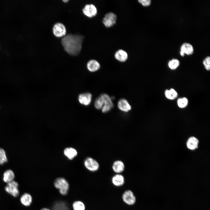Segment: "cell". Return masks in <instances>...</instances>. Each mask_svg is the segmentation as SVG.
Returning a JSON list of instances; mask_svg holds the SVG:
<instances>
[{"instance_id":"1","label":"cell","mask_w":210,"mask_h":210,"mask_svg":"<svg viewBox=\"0 0 210 210\" xmlns=\"http://www.w3.org/2000/svg\"><path fill=\"white\" fill-rule=\"evenodd\" d=\"M83 38L84 36L81 35L69 34L63 37L61 43L68 53L76 56L81 51Z\"/></svg>"},{"instance_id":"2","label":"cell","mask_w":210,"mask_h":210,"mask_svg":"<svg viewBox=\"0 0 210 210\" xmlns=\"http://www.w3.org/2000/svg\"><path fill=\"white\" fill-rule=\"evenodd\" d=\"M54 184L55 187L59 189L61 195H65L68 192L69 184L67 181L63 177L56 178L54 181Z\"/></svg>"},{"instance_id":"3","label":"cell","mask_w":210,"mask_h":210,"mask_svg":"<svg viewBox=\"0 0 210 210\" xmlns=\"http://www.w3.org/2000/svg\"><path fill=\"white\" fill-rule=\"evenodd\" d=\"M121 197L123 202L127 205L133 206L136 203V196L133 191L130 190H125L122 193Z\"/></svg>"},{"instance_id":"4","label":"cell","mask_w":210,"mask_h":210,"mask_svg":"<svg viewBox=\"0 0 210 210\" xmlns=\"http://www.w3.org/2000/svg\"><path fill=\"white\" fill-rule=\"evenodd\" d=\"M103 102V107L101 111L103 113H106L109 111L113 107L112 99L108 94L103 93L100 95Z\"/></svg>"},{"instance_id":"5","label":"cell","mask_w":210,"mask_h":210,"mask_svg":"<svg viewBox=\"0 0 210 210\" xmlns=\"http://www.w3.org/2000/svg\"><path fill=\"white\" fill-rule=\"evenodd\" d=\"M117 16L116 15L112 12L106 13L103 18L102 22L106 28H110L114 26L116 23Z\"/></svg>"},{"instance_id":"6","label":"cell","mask_w":210,"mask_h":210,"mask_svg":"<svg viewBox=\"0 0 210 210\" xmlns=\"http://www.w3.org/2000/svg\"><path fill=\"white\" fill-rule=\"evenodd\" d=\"M19 184L18 182L13 181L7 183L5 187L6 191L14 197H18L19 194Z\"/></svg>"},{"instance_id":"7","label":"cell","mask_w":210,"mask_h":210,"mask_svg":"<svg viewBox=\"0 0 210 210\" xmlns=\"http://www.w3.org/2000/svg\"><path fill=\"white\" fill-rule=\"evenodd\" d=\"M84 164L87 169L92 172L97 171L99 167L98 162L90 157L87 158L85 160Z\"/></svg>"},{"instance_id":"8","label":"cell","mask_w":210,"mask_h":210,"mask_svg":"<svg viewBox=\"0 0 210 210\" xmlns=\"http://www.w3.org/2000/svg\"><path fill=\"white\" fill-rule=\"evenodd\" d=\"M52 32L54 35L57 37H60L64 36L66 32L65 26L62 23H55L52 28Z\"/></svg>"},{"instance_id":"9","label":"cell","mask_w":210,"mask_h":210,"mask_svg":"<svg viewBox=\"0 0 210 210\" xmlns=\"http://www.w3.org/2000/svg\"><path fill=\"white\" fill-rule=\"evenodd\" d=\"M84 15L89 18L95 16L97 13V10L95 5L92 4H86L82 9Z\"/></svg>"},{"instance_id":"10","label":"cell","mask_w":210,"mask_h":210,"mask_svg":"<svg viewBox=\"0 0 210 210\" xmlns=\"http://www.w3.org/2000/svg\"><path fill=\"white\" fill-rule=\"evenodd\" d=\"M111 182L114 186L119 187L124 185L125 179L124 176L121 174H116L112 177Z\"/></svg>"},{"instance_id":"11","label":"cell","mask_w":210,"mask_h":210,"mask_svg":"<svg viewBox=\"0 0 210 210\" xmlns=\"http://www.w3.org/2000/svg\"><path fill=\"white\" fill-rule=\"evenodd\" d=\"M92 99V94L89 92L81 93L80 94L78 97L79 102L85 106H88L90 104Z\"/></svg>"},{"instance_id":"12","label":"cell","mask_w":210,"mask_h":210,"mask_svg":"<svg viewBox=\"0 0 210 210\" xmlns=\"http://www.w3.org/2000/svg\"><path fill=\"white\" fill-rule=\"evenodd\" d=\"M117 106L120 110L126 113L130 111L132 108V107L128 101L123 98L121 99L118 101Z\"/></svg>"},{"instance_id":"13","label":"cell","mask_w":210,"mask_h":210,"mask_svg":"<svg viewBox=\"0 0 210 210\" xmlns=\"http://www.w3.org/2000/svg\"><path fill=\"white\" fill-rule=\"evenodd\" d=\"M114 57L118 61L123 62H126L128 58V54L125 50L120 49L117 50L114 54Z\"/></svg>"},{"instance_id":"14","label":"cell","mask_w":210,"mask_h":210,"mask_svg":"<svg viewBox=\"0 0 210 210\" xmlns=\"http://www.w3.org/2000/svg\"><path fill=\"white\" fill-rule=\"evenodd\" d=\"M125 165L122 161L117 160L114 161L112 166L113 171L116 174H121L124 171Z\"/></svg>"},{"instance_id":"15","label":"cell","mask_w":210,"mask_h":210,"mask_svg":"<svg viewBox=\"0 0 210 210\" xmlns=\"http://www.w3.org/2000/svg\"><path fill=\"white\" fill-rule=\"evenodd\" d=\"M101 65L97 60L92 59L88 61L87 64V67L89 71L91 72H95L100 68Z\"/></svg>"},{"instance_id":"16","label":"cell","mask_w":210,"mask_h":210,"mask_svg":"<svg viewBox=\"0 0 210 210\" xmlns=\"http://www.w3.org/2000/svg\"><path fill=\"white\" fill-rule=\"evenodd\" d=\"M199 141L196 137L191 136L189 137L186 142L187 148L192 150H195L198 147Z\"/></svg>"},{"instance_id":"17","label":"cell","mask_w":210,"mask_h":210,"mask_svg":"<svg viewBox=\"0 0 210 210\" xmlns=\"http://www.w3.org/2000/svg\"><path fill=\"white\" fill-rule=\"evenodd\" d=\"M180 51L182 52L185 55H190L194 52V48L192 45L190 43H184L181 46Z\"/></svg>"},{"instance_id":"18","label":"cell","mask_w":210,"mask_h":210,"mask_svg":"<svg viewBox=\"0 0 210 210\" xmlns=\"http://www.w3.org/2000/svg\"><path fill=\"white\" fill-rule=\"evenodd\" d=\"M15 177L14 172L11 169H8L4 172L3 180L4 182L7 183L14 181Z\"/></svg>"},{"instance_id":"19","label":"cell","mask_w":210,"mask_h":210,"mask_svg":"<svg viewBox=\"0 0 210 210\" xmlns=\"http://www.w3.org/2000/svg\"><path fill=\"white\" fill-rule=\"evenodd\" d=\"M32 196L29 193H25L22 195L20 198L21 203L25 206H30L32 203Z\"/></svg>"},{"instance_id":"20","label":"cell","mask_w":210,"mask_h":210,"mask_svg":"<svg viewBox=\"0 0 210 210\" xmlns=\"http://www.w3.org/2000/svg\"><path fill=\"white\" fill-rule=\"evenodd\" d=\"M64 155L69 159L72 160L77 155V152L74 148L71 147L65 148L64 151Z\"/></svg>"},{"instance_id":"21","label":"cell","mask_w":210,"mask_h":210,"mask_svg":"<svg viewBox=\"0 0 210 210\" xmlns=\"http://www.w3.org/2000/svg\"><path fill=\"white\" fill-rule=\"evenodd\" d=\"M164 94L167 98L171 100L174 99L178 96L177 92L173 88L165 90Z\"/></svg>"},{"instance_id":"22","label":"cell","mask_w":210,"mask_h":210,"mask_svg":"<svg viewBox=\"0 0 210 210\" xmlns=\"http://www.w3.org/2000/svg\"><path fill=\"white\" fill-rule=\"evenodd\" d=\"M72 207L74 210H85L84 204L80 201H76L73 202Z\"/></svg>"},{"instance_id":"23","label":"cell","mask_w":210,"mask_h":210,"mask_svg":"<svg viewBox=\"0 0 210 210\" xmlns=\"http://www.w3.org/2000/svg\"><path fill=\"white\" fill-rule=\"evenodd\" d=\"M180 64V62L178 59H173L169 61L168 65L170 69L174 70L176 69L178 67Z\"/></svg>"},{"instance_id":"24","label":"cell","mask_w":210,"mask_h":210,"mask_svg":"<svg viewBox=\"0 0 210 210\" xmlns=\"http://www.w3.org/2000/svg\"><path fill=\"white\" fill-rule=\"evenodd\" d=\"M53 210H69L65 204L62 202H56L54 205Z\"/></svg>"},{"instance_id":"25","label":"cell","mask_w":210,"mask_h":210,"mask_svg":"<svg viewBox=\"0 0 210 210\" xmlns=\"http://www.w3.org/2000/svg\"><path fill=\"white\" fill-rule=\"evenodd\" d=\"M188 104V99L185 97L180 98L177 100V104L178 106L181 108L186 107Z\"/></svg>"},{"instance_id":"26","label":"cell","mask_w":210,"mask_h":210,"mask_svg":"<svg viewBox=\"0 0 210 210\" xmlns=\"http://www.w3.org/2000/svg\"><path fill=\"white\" fill-rule=\"evenodd\" d=\"M8 161V158L5 150L0 148V164H4Z\"/></svg>"},{"instance_id":"27","label":"cell","mask_w":210,"mask_h":210,"mask_svg":"<svg viewBox=\"0 0 210 210\" xmlns=\"http://www.w3.org/2000/svg\"><path fill=\"white\" fill-rule=\"evenodd\" d=\"M94 106L97 109H101L103 107V102L102 98L99 96L97 98L94 102Z\"/></svg>"},{"instance_id":"28","label":"cell","mask_w":210,"mask_h":210,"mask_svg":"<svg viewBox=\"0 0 210 210\" xmlns=\"http://www.w3.org/2000/svg\"><path fill=\"white\" fill-rule=\"evenodd\" d=\"M203 64L206 70L209 71L210 69V57L208 56L206 57L203 62Z\"/></svg>"},{"instance_id":"29","label":"cell","mask_w":210,"mask_h":210,"mask_svg":"<svg viewBox=\"0 0 210 210\" xmlns=\"http://www.w3.org/2000/svg\"><path fill=\"white\" fill-rule=\"evenodd\" d=\"M138 2L142 6L144 7H147L149 6L151 1L150 0H139Z\"/></svg>"},{"instance_id":"30","label":"cell","mask_w":210,"mask_h":210,"mask_svg":"<svg viewBox=\"0 0 210 210\" xmlns=\"http://www.w3.org/2000/svg\"><path fill=\"white\" fill-rule=\"evenodd\" d=\"M40 210H50L48 208H43L41 209Z\"/></svg>"},{"instance_id":"31","label":"cell","mask_w":210,"mask_h":210,"mask_svg":"<svg viewBox=\"0 0 210 210\" xmlns=\"http://www.w3.org/2000/svg\"><path fill=\"white\" fill-rule=\"evenodd\" d=\"M64 2H67L68 1V0H63V1Z\"/></svg>"}]
</instances>
